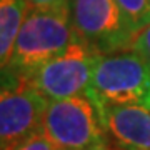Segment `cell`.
<instances>
[{
    "label": "cell",
    "instance_id": "1",
    "mask_svg": "<svg viewBox=\"0 0 150 150\" xmlns=\"http://www.w3.org/2000/svg\"><path fill=\"white\" fill-rule=\"evenodd\" d=\"M87 95L95 105H130L150 112V65L132 50L100 55Z\"/></svg>",
    "mask_w": 150,
    "mask_h": 150
},
{
    "label": "cell",
    "instance_id": "2",
    "mask_svg": "<svg viewBox=\"0 0 150 150\" xmlns=\"http://www.w3.org/2000/svg\"><path fill=\"white\" fill-rule=\"evenodd\" d=\"M75 38L70 8H30L18 33L8 67L2 72L32 75L35 70L60 55Z\"/></svg>",
    "mask_w": 150,
    "mask_h": 150
},
{
    "label": "cell",
    "instance_id": "3",
    "mask_svg": "<svg viewBox=\"0 0 150 150\" xmlns=\"http://www.w3.org/2000/svg\"><path fill=\"white\" fill-rule=\"evenodd\" d=\"M50 100L40 93L28 75L2 72L0 150H15L42 132Z\"/></svg>",
    "mask_w": 150,
    "mask_h": 150
},
{
    "label": "cell",
    "instance_id": "4",
    "mask_svg": "<svg viewBox=\"0 0 150 150\" xmlns=\"http://www.w3.org/2000/svg\"><path fill=\"white\" fill-rule=\"evenodd\" d=\"M42 134L60 150H93L108 145L98 108L87 93L48 103Z\"/></svg>",
    "mask_w": 150,
    "mask_h": 150
},
{
    "label": "cell",
    "instance_id": "5",
    "mask_svg": "<svg viewBox=\"0 0 150 150\" xmlns=\"http://www.w3.org/2000/svg\"><path fill=\"white\" fill-rule=\"evenodd\" d=\"M98 57L87 43L75 37L62 54L28 77L50 102L85 95L90 88Z\"/></svg>",
    "mask_w": 150,
    "mask_h": 150
},
{
    "label": "cell",
    "instance_id": "6",
    "mask_svg": "<svg viewBox=\"0 0 150 150\" xmlns=\"http://www.w3.org/2000/svg\"><path fill=\"white\" fill-rule=\"evenodd\" d=\"M70 18L75 37L98 55L129 50L132 33L117 0H70Z\"/></svg>",
    "mask_w": 150,
    "mask_h": 150
},
{
    "label": "cell",
    "instance_id": "7",
    "mask_svg": "<svg viewBox=\"0 0 150 150\" xmlns=\"http://www.w3.org/2000/svg\"><path fill=\"white\" fill-rule=\"evenodd\" d=\"M108 145L117 150H150V112L130 105H97Z\"/></svg>",
    "mask_w": 150,
    "mask_h": 150
},
{
    "label": "cell",
    "instance_id": "8",
    "mask_svg": "<svg viewBox=\"0 0 150 150\" xmlns=\"http://www.w3.org/2000/svg\"><path fill=\"white\" fill-rule=\"evenodd\" d=\"M30 10L27 0H0V65L8 67L18 33Z\"/></svg>",
    "mask_w": 150,
    "mask_h": 150
},
{
    "label": "cell",
    "instance_id": "9",
    "mask_svg": "<svg viewBox=\"0 0 150 150\" xmlns=\"http://www.w3.org/2000/svg\"><path fill=\"white\" fill-rule=\"evenodd\" d=\"M117 4L132 37L150 23V0H117Z\"/></svg>",
    "mask_w": 150,
    "mask_h": 150
},
{
    "label": "cell",
    "instance_id": "10",
    "mask_svg": "<svg viewBox=\"0 0 150 150\" xmlns=\"http://www.w3.org/2000/svg\"><path fill=\"white\" fill-rule=\"evenodd\" d=\"M129 50L139 54L140 57L150 65V23L145 25L142 30H139V32L132 37Z\"/></svg>",
    "mask_w": 150,
    "mask_h": 150
},
{
    "label": "cell",
    "instance_id": "11",
    "mask_svg": "<svg viewBox=\"0 0 150 150\" xmlns=\"http://www.w3.org/2000/svg\"><path fill=\"white\" fill-rule=\"evenodd\" d=\"M15 150H60V149H57L42 132H38V134H35L33 137H30L27 142H23V144Z\"/></svg>",
    "mask_w": 150,
    "mask_h": 150
},
{
    "label": "cell",
    "instance_id": "12",
    "mask_svg": "<svg viewBox=\"0 0 150 150\" xmlns=\"http://www.w3.org/2000/svg\"><path fill=\"white\" fill-rule=\"evenodd\" d=\"M30 8L35 10H62L70 8V0H27Z\"/></svg>",
    "mask_w": 150,
    "mask_h": 150
},
{
    "label": "cell",
    "instance_id": "13",
    "mask_svg": "<svg viewBox=\"0 0 150 150\" xmlns=\"http://www.w3.org/2000/svg\"><path fill=\"white\" fill-rule=\"evenodd\" d=\"M93 150H117V149H113V147H110V145H105V147H100V149H93Z\"/></svg>",
    "mask_w": 150,
    "mask_h": 150
}]
</instances>
